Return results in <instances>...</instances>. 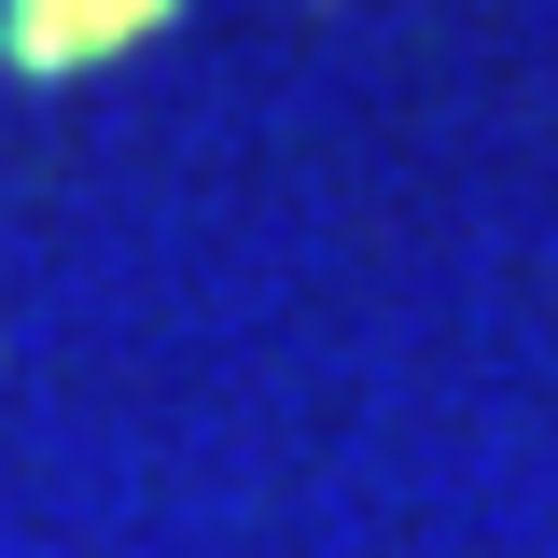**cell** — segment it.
Returning a JSON list of instances; mask_svg holds the SVG:
<instances>
[{
    "label": "cell",
    "instance_id": "cell-1",
    "mask_svg": "<svg viewBox=\"0 0 558 558\" xmlns=\"http://www.w3.org/2000/svg\"><path fill=\"white\" fill-rule=\"evenodd\" d=\"M182 0H0V57L28 84H70V70H112L168 28Z\"/></svg>",
    "mask_w": 558,
    "mask_h": 558
}]
</instances>
